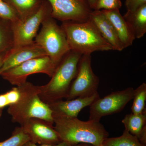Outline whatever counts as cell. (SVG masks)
<instances>
[{"mask_svg":"<svg viewBox=\"0 0 146 146\" xmlns=\"http://www.w3.org/2000/svg\"><path fill=\"white\" fill-rule=\"evenodd\" d=\"M54 127L62 142L70 145L79 143L102 146L109 133L100 121L89 120L82 121L78 118L55 119Z\"/></svg>","mask_w":146,"mask_h":146,"instance_id":"cell-1","label":"cell"},{"mask_svg":"<svg viewBox=\"0 0 146 146\" xmlns=\"http://www.w3.org/2000/svg\"><path fill=\"white\" fill-rule=\"evenodd\" d=\"M70 50L82 55H91L96 51L114 50L95 25L90 20L83 22H62Z\"/></svg>","mask_w":146,"mask_h":146,"instance_id":"cell-2","label":"cell"},{"mask_svg":"<svg viewBox=\"0 0 146 146\" xmlns=\"http://www.w3.org/2000/svg\"><path fill=\"white\" fill-rule=\"evenodd\" d=\"M82 56L71 50L65 55L58 65L50 81L45 85L39 86V96L42 101L48 105L66 98L71 83L75 77Z\"/></svg>","mask_w":146,"mask_h":146,"instance_id":"cell-3","label":"cell"},{"mask_svg":"<svg viewBox=\"0 0 146 146\" xmlns=\"http://www.w3.org/2000/svg\"><path fill=\"white\" fill-rule=\"evenodd\" d=\"M19 86L21 92L20 99L7 110L12 121L21 125L29 119L38 118L54 124L52 110L39 96V86L27 82Z\"/></svg>","mask_w":146,"mask_h":146,"instance_id":"cell-4","label":"cell"},{"mask_svg":"<svg viewBox=\"0 0 146 146\" xmlns=\"http://www.w3.org/2000/svg\"><path fill=\"white\" fill-rule=\"evenodd\" d=\"M41 26L35 42L42 47L47 56L57 66L70 51L65 32L51 16L45 19Z\"/></svg>","mask_w":146,"mask_h":146,"instance_id":"cell-5","label":"cell"},{"mask_svg":"<svg viewBox=\"0 0 146 146\" xmlns=\"http://www.w3.org/2000/svg\"><path fill=\"white\" fill-rule=\"evenodd\" d=\"M99 78L91 67V55H82L78 65L75 77L70 86L67 100L92 96L98 93Z\"/></svg>","mask_w":146,"mask_h":146,"instance_id":"cell-6","label":"cell"},{"mask_svg":"<svg viewBox=\"0 0 146 146\" xmlns=\"http://www.w3.org/2000/svg\"><path fill=\"white\" fill-rule=\"evenodd\" d=\"M51 13L49 3L44 0L41 7L34 14L17 23L13 24L14 42L12 48L34 42L39 27L45 19L51 16Z\"/></svg>","mask_w":146,"mask_h":146,"instance_id":"cell-7","label":"cell"},{"mask_svg":"<svg viewBox=\"0 0 146 146\" xmlns=\"http://www.w3.org/2000/svg\"><path fill=\"white\" fill-rule=\"evenodd\" d=\"M56 66L47 56L31 59L5 71L0 76L12 85L19 86L27 82L29 76L43 73L52 76Z\"/></svg>","mask_w":146,"mask_h":146,"instance_id":"cell-8","label":"cell"},{"mask_svg":"<svg viewBox=\"0 0 146 146\" xmlns=\"http://www.w3.org/2000/svg\"><path fill=\"white\" fill-rule=\"evenodd\" d=\"M134 89L132 87L112 92L106 96L99 98L89 106V120L100 121L105 116L122 110L133 99Z\"/></svg>","mask_w":146,"mask_h":146,"instance_id":"cell-9","label":"cell"},{"mask_svg":"<svg viewBox=\"0 0 146 146\" xmlns=\"http://www.w3.org/2000/svg\"><path fill=\"white\" fill-rule=\"evenodd\" d=\"M51 7V17L62 22L88 21L93 10L86 0H46Z\"/></svg>","mask_w":146,"mask_h":146,"instance_id":"cell-10","label":"cell"},{"mask_svg":"<svg viewBox=\"0 0 146 146\" xmlns=\"http://www.w3.org/2000/svg\"><path fill=\"white\" fill-rule=\"evenodd\" d=\"M53 124L42 119L32 118L21 125L31 142L39 145H54L62 141Z\"/></svg>","mask_w":146,"mask_h":146,"instance_id":"cell-11","label":"cell"},{"mask_svg":"<svg viewBox=\"0 0 146 146\" xmlns=\"http://www.w3.org/2000/svg\"><path fill=\"white\" fill-rule=\"evenodd\" d=\"M100 98L98 92L89 96L79 97L66 101L59 100L48 105L52 112L54 121L55 119H72L77 117L82 110L90 106Z\"/></svg>","mask_w":146,"mask_h":146,"instance_id":"cell-12","label":"cell"},{"mask_svg":"<svg viewBox=\"0 0 146 146\" xmlns=\"http://www.w3.org/2000/svg\"><path fill=\"white\" fill-rule=\"evenodd\" d=\"M46 56L43 48L35 42L12 48L7 52L1 67L0 75L5 71L31 59Z\"/></svg>","mask_w":146,"mask_h":146,"instance_id":"cell-13","label":"cell"},{"mask_svg":"<svg viewBox=\"0 0 146 146\" xmlns=\"http://www.w3.org/2000/svg\"><path fill=\"white\" fill-rule=\"evenodd\" d=\"M89 20L96 27L104 39L112 46L114 50L124 49L112 24L101 10H93Z\"/></svg>","mask_w":146,"mask_h":146,"instance_id":"cell-14","label":"cell"},{"mask_svg":"<svg viewBox=\"0 0 146 146\" xmlns=\"http://www.w3.org/2000/svg\"><path fill=\"white\" fill-rule=\"evenodd\" d=\"M112 24L124 48L131 46L135 36L119 9L101 10Z\"/></svg>","mask_w":146,"mask_h":146,"instance_id":"cell-15","label":"cell"},{"mask_svg":"<svg viewBox=\"0 0 146 146\" xmlns=\"http://www.w3.org/2000/svg\"><path fill=\"white\" fill-rule=\"evenodd\" d=\"M126 130L137 137L145 146H146V110L141 114H127L122 120Z\"/></svg>","mask_w":146,"mask_h":146,"instance_id":"cell-16","label":"cell"},{"mask_svg":"<svg viewBox=\"0 0 146 146\" xmlns=\"http://www.w3.org/2000/svg\"><path fill=\"white\" fill-rule=\"evenodd\" d=\"M129 25L135 39H140L146 33V4L134 11H127L123 16Z\"/></svg>","mask_w":146,"mask_h":146,"instance_id":"cell-17","label":"cell"},{"mask_svg":"<svg viewBox=\"0 0 146 146\" xmlns=\"http://www.w3.org/2000/svg\"><path fill=\"white\" fill-rule=\"evenodd\" d=\"M10 5L23 21L36 12L44 0H3Z\"/></svg>","mask_w":146,"mask_h":146,"instance_id":"cell-18","label":"cell"},{"mask_svg":"<svg viewBox=\"0 0 146 146\" xmlns=\"http://www.w3.org/2000/svg\"><path fill=\"white\" fill-rule=\"evenodd\" d=\"M13 42V24L0 18V54L11 50Z\"/></svg>","mask_w":146,"mask_h":146,"instance_id":"cell-19","label":"cell"},{"mask_svg":"<svg viewBox=\"0 0 146 146\" xmlns=\"http://www.w3.org/2000/svg\"><path fill=\"white\" fill-rule=\"evenodd\" d=\"M102 146H145L138 138L125 129L121 136L106 138Z\"/></svg>","mask_w":146,"mask_h":146,"instance_id":"cell-20","label":"cell"},{"mask_svg":"<svg viewBox=\"0 0 146 146\" xmlns=\"http://www.w3.org/2000/svg\"><path fill=\"white\" fill-rule=\"evenodd\" d=\"M133 102L131 107V113L141 114L146 109V84H141L133 92Z\"/></svg>","mask_w":146,"mask_h":146,"instance_id":"cell-21","label":"cell"},{"mask_svg":"<svg viewBox=\"0 0 146 146\" xmlns=\"http://www.w3.org/2000/svg\"><path fill=\"white\" fill-rule=\"evenodd\" d=\"M29 141V136L21 126L15 129L10 138L0 142V146H24Z\"/></svg>","mask_w":146,"mask_h":146,"instance_id":"cell-22","label":"cell"},{"mask_svg":"<svg viewBox=\"0 0 146 146\" xmlns=\"http://www.w3.org/2000/svg\"><path fill=\"white\" fill-rule=\"evenodd\" d=\"M0 18L13 24L17 23L21 21L16 11L3 0H0Z\"/></svg>","mask_w":146,"mask_h":146,"instance_id":"cell-23","label":"cell"},{"mask_svg":"<svg viewBox=\"0 0 146 146\" xmlns=\"http://www.w3.org/2000/svg\"><path fill=\"white\" fill-rule=\"evenodd\" d=\"M121 6V0H98L94 10L119 9Z\"/></svg>","mask_w":146,"mask_h":146,"instance_id":"cell-24","label":"cell"},{"mask_svg":"<svg viewBox=\"0 0 146 146\" xmlns=\"http://www.w3.org/2000/svg\"><path fill=\"white\" fill-rule=\"evenodd\" d=\"M5 96L7 102L8 106L16 104L20 99L21 92L19 86L13 87L10 91L5 93Z\"/></svg>","mask_w":146,"mask_h":146,"instance_id":"cell-25","label":"cell"},{"mask_svg":"<svg viewBox=\"0 0 146 146\" xmlns=\"http://www.w3.org/2000/svg\"><path fill=\"white\" fill-rule=\"evenodd\" d=\"M125 4L127 11H134L146 4V0H126Z\"/></svg>","mask_w":146,"mask_h":146,"instance_id":"cell-26","label":"cell"},{"mask_svg":"<svg viewBox=\"0 0 146 146\" xmlns=\"http://www.w3.org/2000/svg\"><path fill=\"white\" fill-rule=\"evenodd\" d=\"M72 145L68 143H65L64 142H61L59 143L56 144V145H39L35 144L31 141L27 143L26 144H25L24 146H71Z\"/></svg>","mask_w":146,"mask_h":146,"instance_id":"cell-27","label":"cell"},{"mask_svg":"<svg viewBox=\"0 0 146 146\" xmlns=\"http://www.w3.org/2000/svg\"><path fill=\"white\" fill-rule=\"evenodd\" d=\"M86 1L91 9L94 10L98 0H86Z\"/></svg>","mask_w":146,"mask_h":146,"instance_id":"cell-28","label":"cell"},{"mask_svg":"<svg viewBox=\"0 0 146 146\" xmlns=\"http://www.w3.org/2000/svg\"><path fill=\"white\" fill-rule=\"evenodd\" d=\"M7 52L3 53L1 54H0V68L1 67L3 63Z\"/></svg>","mask_w":146,"mask_h":146,"instance_id":"cell-29","label":"cell"},{"mask_svg":"<svg viewBox=\"0 0 146 146\" xmlns=\"http://www.w3.org/2000/svg\"><path fill=\"white\" fill-rule=\"evenodd\" d=\"M71 146H95L93 145H91V144L87 143H79L76 144V145H73Z\"/></svg>","mask_w":146,"mask_h":146,"instance_id":"cell-30","label":"cell"},{"mask_svg":"<svg viewBox=\"0 0 146 146\" xmlns=\"http://www.w3.org/2000/svg\"><path fill=\"white\" fill-rule=\"evenodd\" d=\"M3 109H0V118L2 114Z\"/></svg>","mask_w":146,"mask_h":146,"instance_id":"cell-31","label":"cell"}]
</instances>
